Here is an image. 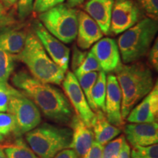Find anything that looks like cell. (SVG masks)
<instances>
[{"label":"cell","mask_w":158,"mask_h":158,"mask_svg":"<svg viewBox=\"0 0 158 158\" xmlns=\"http://www.w3.org/2000/svg\"><path fill=\"white\" fill-rule=\"evenodd\" d=\"M14 22V17L7 13V10L5 8L2 3L0 2V28L9 27L13 24Z\"/></svg>","instance_id":"32"},{"label":"cell","mask_w":158,"mask_h":158,"mask_svg":"<svg viewBox=\"0 0 158 158\" xmlns=\"http://www.w3.org/2000/svg\"><path fill=\"white\" fill-rule=\"evenodd\" d=\"M70 126L72 128V141L70 148L76 152L79 157L82 158L93 143V132L76 114L71 118Z\"/></svg>","instance_id":"16"},{"label":"cell","mask_w":158,"mask_h":158,"mask_svg":"<svg viewBox=\"0 0 158 158\" xmlns=\"http://www.w3.org/2000/svg\"><path fill=\"white\" fill-rule=\"evenodd\" d=\"M130 147L129 143L124 140L122 143V145L118 152L117 158H131L130 157Z\"/></svg>","instance_id":"37"},{"label":"cell","mask_w":158,"mask_h":158,"mask_svg":"<svg viewBox=\"0 0 158 158\" xmlns=\"http://www.w3.org/2000/svg\"><path fill=\"white\" fill-rule=\"evenodd\" d=\"M92 127L93 128L92 132L95 141L102 146H105L122 133L121 128L110 124L104 112L100 110L96 112Z\"/></svg>","instance_id":"19"},{"label":"cell","mask_w":158,"mask_h":158,"mask_svg":"<svg viewBox=\"0 0 158 158\" xmlns=\"http://www.w3.org/2000/svg\"><path fill=\"white\" fill-rule=\"evenodd\" d=\"M99 62L97 60L96 57L94 56L91 51L86 54L84 60L81 64L80 66L75 70V76H79L84 74L89 73L92 72H100L101 71Z\"/></svg>","instance_id":"24"},{"label":"cell","mask_w":158,"mask_h":158,"mask_svg":"<svg viewBox=\"0 0 158 158\" xmlns=\"http://www.w3.org/2000/svg\"><path fill=\"white\" fill-rule=\"evenodd\" d=\"M103 146L100 145L97 141H93L87 152L82 158H102Z\"/></svg>","instance_id":"33"},{"label":"cell","mask_w":158,"mask_h":158,"mask_svg":"<svg viewBox=\"0 0 158 158\" xmlns=\"http://www.w3.org/2000/svg\"><path fill=\"white\" fill-rule=\"evenodd\" d=\"M12 83L32 100L43 114L59 124H70L73 114L68 98L59 89L35 79L26 71L15 73Z\"/></svg>","instance_id":"1"},{"label":"cell","mask_w":158,"mask_h":158,"mask_svg":"<svg viewBox=\"0 0 158 158\" xmlns=\"http://www.w3.org/2000/svg\"><path fill=\"white\" fill-rule=\"evenodd\" d=\"M115 71L122 92L121 114L124 121L130 110L153 89V75L147 65L142 63L120 64Z\"/></svg>","instance_id":"2"},{"label":"cell","mask_w":158,"mask_h":158,"mask_svg":"<svg viewBox=\"0 0 158 158\" xmlns=\"http://www.w3.org/2000/svg\"><path fill=\"white\" fill-rule=\"evenodd\" d=\"M84 0H68L67 2V5H68L69 7H76V6H78L82 5L84 3Z\"/></svg>","instance_id":"39"},{"label":"cell","mask_w":158,"mask_h":158,"mask_svg":"<svg viewBox=\"0 0 158 158\" xmlns=\"http://www.w3.org/2000/svg\"><path fill=\"white\" fill-rule=\"evenodd\" d=\"M121 106V89L116 76L109 75L106 77V94L104 113L110 124L119 128L124 124L122 117Z\"/></svg>","instance_id":"11"},{"label":"cell","mask_w":158,"mask_h":158,"mask_svg":"<svg viewBox=\"0 0 158 158\" xmlns=\"http://www.w3.org/2000/svg\"><path fill=\"white\" fill-rule=\"evenodd\" d=\"M62 87L76 114L89 127H92L95 113L92 110L73 73L68 71L62 81Z\"/></svg>","instance_id":"8"},{"label":"cell","mask_w":158,"mask_h":158,"mask_svg":"<svg viewBox=\"0 0 158 158\" xmlns=\"http://www.w3.org/2000/svg\"><path fill=\"white\" fill-rule=\"evenodd\" d=\"M77 44L79 48L87 49L100 40L103 33L98 23L84 11L78 12Z\"/></svg>","instance_id":"15"},{"label":"cell","mask_w":158,"mask_h":158,"mask_svg":"<svg viewBox=\"0 0 158 158\" xmlns=\"http://www.w3.org/2000/svg\"><path fill=\"white\" fill-rule=\"evenodd\" d=\"M27 33L21 27L0 28V48L12 55L19 54L24 46Z\"/></svg>","instance_id":"18"},{"label":"cell","mask_w":158,"mask_h":158,"mask_svg":"<svg viewBox=\"0 0 158 158\" xmlns=\"http://www.w3.org/2000/svg\"><path fill=\"white\" fill-rule=\"evenodd\" d=\"M7 158H39L21 138L12 143L2 146Z\"/></svg>","instance_id":"20"},{"label":"cell","mask_w":158,"mask_h":158,"mask_svg":"<svg viewBox=\"0 0 158 158\" xmlns=\"http://www.w3.org/2000/svg\"><path fill=\"white\" fill-rule=\"evenodd\" d=\"M18 0H1V2L2 3V5L5 8L8 10L11 8L13 6H14L15 5V3L17 2Z\"/></svg>","instance_id":"38"},{"label":"cell","mask_w":158,"mask_h":158,"mask_svg":"<svg viewBox=\"0 0 158 158\" xmlns=\"http://www.w3.org/2000/svg\"><path fill=\"white\" fill-rule=\"evenodd\" d=\"M3 140H4V138L2 137V136H1V135H0V142L3 141Z\"/></svg>","instance_id":"41"},{"label":"cell","mask_w":158,"mask_h":158,"mask_svg":"<svg viewBox=\"0 0 158 158\" xmlns=\"http://www.w3.org/2000/svg\"><path fill=\"white\" fill-rule=\"evenodd\" d=\"M32 29L45 51L50 55L51 59L64 73H67L70 60V49L49 33L40 21L37 20L33 21Z\"/></svg>","instance_id":"10"},{"label":"cell","mask_w":158,"mask_h":158,"mask_svg":"<svg viewBox=\"0 0 158 158\" xmlns=\"http://www.w3.org/2000/svg\"><path fill=\"white\" fill-rule=\"evenodd\" d=\"M124 133L128 143L133 147L157 144L158 124L157 122L127 124L124 127Z\"/></svg>","instance_id":"14"},{"label":"cell","mask_w":158,"mask_h":158,"mask_svg":"<svg viewBox=\"0 0 158 158\" xmlns=\"http://www.w3.org/2000/svg\"><path fill=\"white\" fill-rule=\"evenodd\" d=\"M157 114L158 86L156 82L151 92L130 110L126 118L130 123H153L157 122Z\"/></svg>","instance_id":"13"},{"label":"cell","mask_w":158,"mask_h":158,"mask_svg":"<svg viewBox=\"0 0 158 158\" xmlns=\"http://www.w3.org/2000/svg\"><path fill=\"white\" fill-rule=\"evenodd\" d=\"M106 94V74L104 71H100L95 84L92 91V99L98 110L105 112V101Z\"/></svg>","instance_id":"21"},{"label":"cell","mask_w":158,"mask_h":158,"mask_svg":"<svg viewBox=\"0 0 158 158\" xmlns=\"http://www.w3.org/2000/svg\"><path fill=\"white\" fill-rule=\"evenodd\" d=\"M53 158H80L77 153L72 149H65L59 152Z\"/></svg>","instance_id":"36"},{"label":"cell","mask_w":158,"mask_h":158,"mask_svg":"<svg viewBox=\"0 0 158 158\" xmlns=\"http://www.w3.org/2000/svg\"><path fill=\"white\" fill-rule=\"evenodd\" d=\"M114 3V0H89L84 5L86 13L98 23L105 35L110 32Z\"/></svg>","instance_id":"17"},{"label":"cell","mask_w":158,"mask_h":158,"mask_svg":"<svg viewBox=\"0 0 158 158\" xmlns=\"http://www.w3.org/2000/svg\"><path fill=\"white\" fill-rule=\"evenodd\" d=\"M40 21L49 33L64 43H70L78 33V13L67 4H59L40 13Z\"/></svg>","instance_id":"6"},{"label":"cell","mask_w":158,"mask_h":158,"mask_svg":"<svg viewBox=\"0 0 158 158\" xmlns=\"http://www.w3.org/2000/svg\"><path fill=\"white\" fill-rule=\"evenodd\" d=\"M91 52L96 57L100 68L105 73L116 70L121 64L117 43L112 38L100 39L92 46Z\"/></svg>","instance_id":"12"},{"label":"cell","mask_w":158,"mask_h":158,"mask_svg":"<svg viewBox=\"0 0 158 158\" xmlns=\"http://www.w3.org/2000/svg\"><path fill=\"white\" fill-rule=\"evenodd\" d=\"M124 135H120L116 139L110 141L103 147L102 158H117L122 143L125 140Z\"/></svg>","instance_id":"27"},{"label":"cell","mask_w":158,"mask_h":158,"mask_svg":"<svg viewBox=\"0 0 158 158\" xmlns=\"http://www.w3.org/2000/svg\"><path fill=\"white\" fill-rule=\"evenodd\" d=\"M14 118L15 135L21 136L35 129L41 122L40 109L30 98L12 86L7 110Z\"/></svg>","instance_id":"7"},{"label":"cell","mask_w":158,"mask_h":158,"mask_svg":"<svg viewBox=\"0 0 158 158\" xmlns=\"http://www.w3.org/2000/svg\"><path fill=\"white\" fill-rule=\"evenodd\" d=\"M98 72H92L86 74H84L82 76H76L78 81V84L80 85L86 100H87V102L89 105L90 108H92L93 111L95 112L98 111V109L97 108L95 105L94 104L93 101H92V91L94 84H95L97 78H98Z\"/></svg>","instance_id":"22"},{"label":"cell","mask_w":158,"mask_h":158,"mask_svg":"<svg viewBox=\"0 0 158 158\" xmlns=\"http://www.w3.org/2000/svg\"><path fill=\"white\" fill-rule=\"evenodd\" d=\"M64 0H35L33 10L36 13H43L59 4L64 2Z\"/></svg>","instance_id":"31"},{"label":"cell","mask_w":158,"mask_h":158,"mask_svg":"<svg viewBox=\"0 0 158 158\" xmlns=\"http://www.w3.org/2000/svg\"><path fill=\"white\" fill-rule=\"evenodd\" d=\"M25 134L29 148L39 158H53L59 152L70 148L72 141L71 129L48 123Z\"/></svg>","instance_id":"5"},{"label":"cell","mask_w":158,"mask_h":158,"mask_svg":"<svg viewBox=\"0 0 158 158\" xmlns=\"http://www.w3.org/2000/svg\"><path fill=\"white\" fill-rule=\"evenodd\" d=\"M13 56L0 48V83H7L14 69Z\"/></svg>","instance_id":"23"},{"label":"cell","mask_w":158,"mask_h":158,"mask_svg":"<svg viewBox=\"0 0 158 158\" xmlns=\"http://www.w3.org/2000/svg\"><path fill=\"white\" fill-rule=\"evenodd\" d=\"M149 52V61L155 70L158 69V41L157 39L154 43L152 48H150Z\"/></svg>","instance_id":"35"},{"label":"cell","mask_w":158,"mask_h":158,"mask_svg":"<svg viewBox=\"0 0 158 158\" xmlns=\"http://www.w3.org/2000/svg\"><path fill=\"white\" fill-rule=\"evenodd\" d=\"M131 158H158V146L157 144L147 147H133L130 151Z\"/></svg>","instance_id":"25"},{"label":"cell","mask_w":158,"mask_h":158,"mask_svg":"<svg viewBox=\"0 0 158 158\" xmlns=\"http://www.w3.org/2000/svg\"><path fill=\"white\" fill-rule=\"evenodd\" d=\"M34 7V0H19L18 16L20 20H24L31 14Z\"/></svg>","instance_id":"29"},{"label":"cell","mask_w":158,"mask_h":158,"mask_svg":"<svg viewBox=\"0 0 158 158\" xmlns=\"http://www.w3.org/2000/svg\"><path fill=\"white\" fill-rule=\"evenodd\" d=\"M86 52L81 51L76 46H74L72 59V69L74 71L80 66L86 56Z\"/></svg>","instance_id":"34"},{"label":"cell","mask_w":158,"mask_h":158,"mask_svg":"<svg viewBox=\"0 0 158 158\" xmlns=\"http://www.w3.org/2000/svg\"><path fill=\"white\" fill-rule=\"evenodd\" d=\"M16 126L13 116L9 113L0 112V135L2 137L13 133L15 135Z\"/></svg>","instance_id":"26"},{"label":"cell","mask_w":158,"mask_h":158,"mask_svg":"<svg viewBox=\"0 0 158 158\" xmlns=\"http://www.w3.org/2000/svg\"><path fill=\"white\" fill-rule=\"evenodd\" d=\"M0 158H7L5 152L3 151V149L1 147H0Z\"/></svg>","instance_id":"40"},{"label":"cell","mask_w":158,"mask_h":158,"mask_svg":"<svg viewBox=\"0 0 158 158\" xmlns=\"http://www.w3.org/2000/svg\"><path fill=\"white\" fill-rule=\"evenodd\" d=\"M143 16L142 12L133 0H115L110 19V31L114 35L123 33Z\"/></svg>","instance_id":"9"},{"label":"cell","mask_w":158,"mask_h":158,"mask_svg":"<svg viewBox=\"0 0 158 158\" xmlns=\"http://www.w3.org/2000/svg\"><path fill=\"white\" fill-rule=\"evenodd\" d=\"M158 30L157 21L145 18L124 31L118 39V48L124 63L134 62L145 56Z\"/></svg>","instance_id":"4"},{"label":"cell","mask_w":158,"mask_h":158,"mask_svg":"<svg viewBox=\"0 0 158 158\" xmlns=\"http://www.w3.org/2000/svg\"><path fill=\"white\" fill-rule=\"evenodd\" d=\"M11 87L7 83H0V112L7 110Z\"/></svg>","instance_id":"28"},{"label":"cell","mask_w":158,"mask_h":158,"mask_svg":"<svg viewBox=\"0 0 158 158\" xmlns=\"http://www.w3.org/2000/svg\"><path fill=\"white\" fill-rule=\"evenodd\" d=\"M14 58L26 64L31 76L43 83L60 85L65 73L45 51L34 32L29 31L22 51Z\"/></svg>","instance_id":"3"},{"label":"cell","mask_w":158,"mask_h":158,"mask_svg":"<svg viewBox=\"0 0 158 158\" xmlns=\"http://www.w3.org/2000/svg\"><path fill=\"white\" fill-rule=\"evenodd\" d=\"M141 5L148 15L152 16V19H155L157 18L158 14V0H138Z\"/></svg>","instance_id":"30"}]
</instances>
